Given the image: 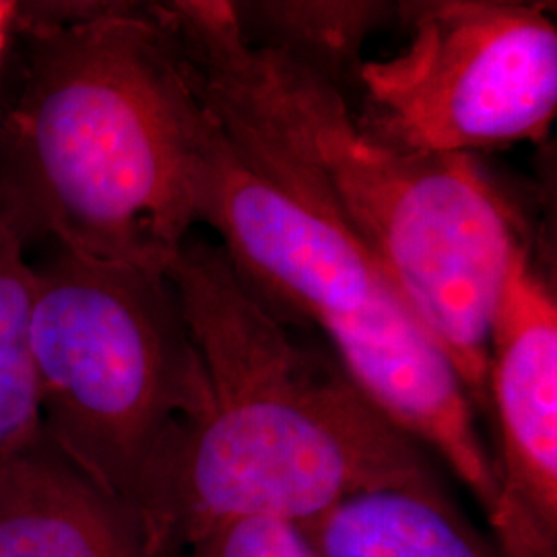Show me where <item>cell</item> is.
<instances>
[{
	"label": "cell",
	"mask_w": 557,
	"mask_h": 557,
	"mask_svg": "<svg viewBox=\"0 0 557 557\" xmlns=\"http://www.w3.org/2000/svg\"><path fill=\"white\" fill-rule=\"evenodd\" d=\"M153 9L225 135L379 259L490 418L492 319L512 259L531 244L479 161L368 137L335 89L242 40L227 0Z\"/></svg>",
	"instance_id": "1"
},
{
	"label": "cell",
	"mask_w": 557,
	"mask_h": 557,
	"mask_svg": "<svg viewBox=\"0 0 557 557\" xmlns=\"http://www.w3.org/2000/svg\"><path fill=\"white\" fill-rule=\"evenodd\" d=\"M199 349L209 400L149 469L137 510L160 557L225 518L312 522L386 487H444L329 358L239 277L220 244L186 239L168 275Z\"/></svg>",
	"instance_id": "2"
},
{
	"label": "cell",
	"mask_w": 557,
	"mask_h": 557,
	"mask_svg": "<svg viewBox=\"0 0 557 557\" xmlns=\"http://www.w3.org/2000/svg\"><path fill=\"white\" fill-rule=\"evenodd\" d=\"M211 112L153 9L100 2L34 27L0 151L25 239L165 277L199 221Z\"/></svg>",
	"instance_id": "3"
},
{
	"label": "cell",
	"mask_w": 557,
	"mask_h": 557,
	"mask_svg": "<svg viewBox=\"0 0 557 557\" xmlns=\"http://www.w3.org/2000/svg\"><path fill=\"white\" fill-rule=\"evenodd\" d=\"M197 209L252 292L283 319L314 322L380 416L438 458L485 518L494 517L496 465L479 434L478 411L379 259L341 223L260 172L215 116Z\"/></svg>",
	"instance_id": "4"
},
{
	"label": "cell",
	"mask_w": 557,
	"mask_h": 557,
	"mask_svg": "<svg viewBox=\"0 0 557 557\" xmlns=\"http://www.w3.org/2000/svg\"><path fill=\"white\" fill-rule=\"evenodd\" d=\"M32 349L46 436L137 508L163 444L209 400L170 278L59 248L36 269Z\"/></svg>",
	"instance_id": "5"
},
{
	"label": "cell",
	"mask_w": 557,
	"mask_h": 557,
	"mask_svg": "<svg viewBox=\"0 0 557 557\" xmlns=\"http://www.w3.org/2000/svg\"><path fill=\"white\" fill-rule=\"evenodd\" d=\"M407 46L366 60L359 128L423 156H473L549 137L557 112V27L549 2H397Z\"/></svg>",
	"instance_id": "6"
},
{
	"label": "cell",
	"mask_w": 557,
	"mask_h": 557,
	"mask_svg": "<svg viewBox=\"0 0 557 557\" xmlns=\"http://www.w3.org/2000/svg\"><path fill=\"white\" fill-rule=\"evenodd\" d=\"M487 400L498 430L494 543L502 557H557V301L531 246L512 259L492 319Z\"/></svg>",
	"instance_id": "7"
},
{
	"label": "cell",
	"mask_w": 557,
	"mask_h": 557,
	"mask_svg": "<svg viewBox=\"0 0 557 557\" xmlns=\"http://www.w3.org/2000/svg\"><path fill=\"white\" fill-rule=\"evenodd\" d=\"M0 557H160L137 508L48 436L0 467Z\"/></svg>",
	"instance_id": "8"
},
{
	"label": "cell",
	"mask_w": 557,
	"mask_h": 557,
	"mask_svg": "<svg viewBox=\"0 0 557 557\" xmlns=\"http://www.w3.org/2000/svg\"><path fill=\"white\" fill-rule=\"evenodd\" d=\"M320 557H502L444 487H386L304 524Z\"/></svg>",
	"instance_id": "9"
},
{
	"label": "cell",
	"mask_w": 557,
	"mask_h": 557,
	"mask_svg": "<svg viewBox=\"0 0 557 557\" xmlns=\"http://www.w3.org/2000/svg\"><path fill=\"white\" fill-rule=\"evenodd\" d=\"M239 38L292 62L335 89L349 103L359 98L363 48L391 23L388 0H227Z\"/></svg>",
	"instance_id": "10"
},
{
	"label": "cell",
	"mask_w": 557,
	"mask_h": 557,
	"mask_svg": "<svg viewBox=\"0 0 557 557\" xmlns=\"http://www.w3.org/2000/svg\"><path fill=\"white\" fill-rule=\"evenodd\" d=\"M25 244L0 211V467L46 436L32 349L36 269Z\"/></svg>",
	"instance_id": "11"
},
{
	"label": "cell",
	"mask_w": 557,
	"mask_h": 557,
	"mask_svg": "<svg viewBox=\"0 0 557 557\" xmlns=\"http://www.w3.org/2000/svg\"><path fill=\"white\" fill-rule=\"evenodd\" d=\"M178 557H320L304 524L275 517L225 518Z\"/></svg>",
	"instance_id": "12"
},
{
	"label": "cell",
	"mask_w": 557,
	"mask_h": 557,
	"mask_svg": "<svg viewBox=\"0 0 557 557\" xmlns=\"http://www.w3.org/2000/svg\"><path fill=\"white\" fill-rule=\"evenodd\" d=\"M15 4H11V2H2L0 0V52H2V46H4V40H7V32H9V25H11V21L15 17Z\"/></svg>",
	"instance_id": "13"
}]
</instances>
